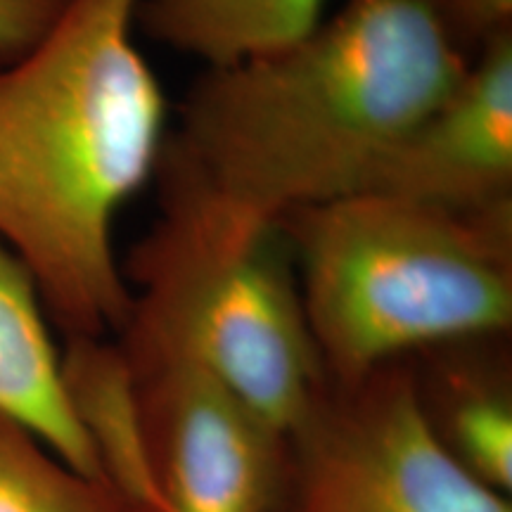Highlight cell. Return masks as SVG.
<instances>
[{
  "label": "cell",
  "instance_id": "1",
  "mask_svg": "<svg viewBox=\"0 0 512 512\" xmlns=\"http://www.w3.org/2000/svg\"><path fill=\"white\" fill-rule=\"evenodd\" d=\"M472 57L437 0H344L309 34L202 69L162 159L261 226L368 188Z\"/></svg>",
  "mask_w": 512,
  "mask_h": 512
},
{
  "label": "cell",
  "instance_id": "2",
  "mask_svg": "<svg viewBox=\"0 0 512 512\" xmlns=\"http://www.w3.org/2000/svg\"><path fill=\"white\" fill-rule=\"evenodd\" d=\"M140 0H69L34 50L0 64V242L67 339L131 316L114 221L155 181L169 100L136 43Z\"/></svg>",
  "mask_w": 512,
  "mask_h": 512
},
{
  "label": "cell",
  "instance_id": "3",
  "mask_svg": "<svg viewBox=\"0 0 512 512\" xmlns=\"http://www.w3.org/2000/svg\"><path fill=\"white\" fill-rule=\"evenodd\" d=\"M278 228L335 387L444 344L510 335L512 207L458 214L354 192Z\"/></svg>",
  "mask_w": 512,
  "mask_h": 512
},
{
  "label": "cell",
  "instance_id": "4",
  "mask_svg": "<svg viewBox=\"0 0 512 512\" xmlns=\"http://www.w3.org/2000/svg\"><path fill=\"white\" fill-rule=\"evenodd\" d=\"M155 181L157 221L121 261L133 306L119 337L197 363L292 439L330 380L283 233L223 207L166 159Z\"/></svg>",
  "mask_w": 512,
  "mask_h": 512
},
{
  "label": "cell",
  "instance_id": "5",
  "mask_svg": "<svg viewBox=\"0 0 512 512\" xmlns=\"http://www.w3.org/2000/svg\"><path fill=\"white\" fill-rule=\"evenodd\" d=\"M280 512H512L434 439L408 361L335 387L290 439Z\"/></svg>",
  "mask_w": 512,
  "mask_h": 512
},
{
  "label": "cell",
  "instance_id": "6",
  "mask_svg": "<svg viewBox=\"0 0 512 512\" xmlns=\"http://www.w3.org/2000/svg\"><path fill=\"white\" fill-rule=\"evenodd\" d=\"M136 387L162 512H280L290 437L176 351L117 337Z\"/></svg>",
  "mask_w": 512,
  "mask_h": 512
},
{
  "label": "cell",
  "instance_id": "7",
  "mask_svg": "<svg viewBox=\"0 0 512 512\" xmlns=\"http://www.w3.org/2000/svg\"><path fill=\"white\" fill-rule=\"evenodd\" d=\"M361 192L458 214L512 207V31L472 57Z\"/></svg>",
  "mask_w": 512,
  "mask_h": 512
},
{
  "label": "cell",
  "instance_id": "8",
  "mask_svg": "<svg viewBox=\"0 0 512 512\" xmlns=\"http://www.w3.org/2000/svg\"><path fill=\"white\" fill-rule=\"evenodd\" d=\"M505 339L444 344L408 363L434 439L467 475L510 496L512 368Z\"/></svg>",
  "mask_w": 512,
  "mask_h": 512
},
{
  "label": "cell",
  "instance_id": "9",
  "mask_svg": "<svg viewBox=\"0 0 512 512\" xmlns=\"http://www.w3.org/2000/svg\"><path fill=\"white\" fill-rule=\"evenodd\" d=\"M48 320L29 268L0 242V415L34 434L74 470L102 479L69 401L62 354Z\"/></svg>",
  "mask_w": 512,
  "mask_h": 512
},
{
  "label": "cell",
  "instance_id": "10",
  "mask_svg": "<svg viewBox=\"0 0 512 512\" xmlns=\"http://www.w3.org/2000/svg\"><path fill=\"white\" fill-rule=\"evenodd\" d=\"M62 373L102 479L138 512H162L133 375L119 344L112 339H67Z\"/></svg>",
  "mask_w": 512,
  "mask_h": 512
},
{
  "label": "cell",
  "instance_id": "11",
  "mask_svg": "<svg viewBox=\"0 0 512 512\" xmlns=\"http://www.w3.org/2000/svg\"><path fill=\"white\" fill-rule=\"evenodd\" d=\"M325 10L328 0H140L136 24L152 41L216 69L290 46Z\"/></svg>",
  "mask_w": 512,
  "mask_h": 512
},
{
  "label": "cell",
  "instance_id": "12",
  "mask_svg": "<svg viewBox=\"0 0 512 512\" xmlns=\"http://www.w3.org/2000/svg\"><path fill=\"white\" fill-rule=\"evenodd\" d=\"M0 512H138L105 479L57 458L0 415Z\"/></svg>",
  "mask_w": 512,
  "mask_h": 512
},
{
  "label": "cell",
  "instance_id": "13",
  "mask_svg": "<svg viewBox=\"0 0 512 512\" xmlns=\"http://www.w3.org/2000/svg\"><path fill=\"white\" fill-rule=\"evenodd\" d=\"M69 0H0V64L15 62L46 38Z\"/></svg>",
  "mask_w": 512,
  "mask_h": 512
},
{
  "label": "cell",
  "instance_id": "14",
  "mask_svg": "<svg viewBox=\"0 0 512 512\" xmlns=\"http://www.w3.org/2000/svg\"><path fill=\"white\" fill-rule=\"evenodd\" d=\"M437 8L448 34L470 57L512 31V0H437Z\"/></svg>",
  "mask_w": 512,
  "mask_h": 512
}]
</instances>
